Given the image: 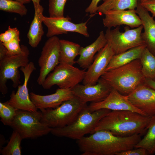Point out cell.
Masks as SVG:
<instances>
[{
  "label": "cell",
  "mask_w": 155,
  "mask_h": 155,
  "mask_svg": "<svg viewBox=\"0 0 155 155\" xmlns=\"http://www.w3.org/2000/svg\"><path fill=\"white\" fill-rule=\"evenodd\" d=\"M141 139L140 134L120 137L106 130L97 131L77 140L82 155H117L134 148Z\"/></svg>",
  "instance_id": "6da1fadb"
},
{
  "label": "cell",
  "mask_w": 155,
  "mask_h": 155,
  "mask_svg": "<svg viewBox=\"0 0 155 155\" xmlns=\"http://www.w3.org/2000/svg\"><path fill=\"white\" fill-rule=\"evenodd\" d=\"M151 117L130 111H111L99 121L92 133L105 130L120 137L142 134L147 130Z\"/></svg>",
  "instance_id": "7a4b0ae2"
},
{
  "label": "cell",
  "mask_w": 155,
  "mask_h": 155,
  "mask_svg": "<svg viewBox=\"0 0 155 155\" xmlns=\"http://www.w3.org/2000/svg\"><path fill=\"white\" fill-rule=\"evenodd\" d=\"M100 78L106 81L113 88L126 95L144 83L145 79L142 72L139 59L106 71Z\"/></svg>",
  "instance_id": "3957f363"
},
{
  "label": "cell",
  "mask_w": 155,
  "mask_h": 155,
  "mask_svg": "<svg viewBox=\"0 0 155 155\" xmlns=\"http://www.w3.org/2000/svg\"><path fill=\"white\" fill-rule=\"evenodd\" d=\"M111 111L102 109L91 111L86 105L70 124L60 128H52L51 133L57 137L76 140L92 133L99 121Z\"/></svg>",
  "instance_id": "277c9868"
},
{
  "label": "cell",
  "mask_w": 155,
  "mask_h": 155,
  "mask_svg": "<svg viewBox=\"0 0 155 155\" xmlns=\"http://www.w3.org/2000/svg\"><path fill=\"white\" fill-rule=\"evenodd\" d=\"M23 51L16 55L9 54L7 50L0 41V91L3 95L8 92L6 83L11 80L14 88L21 83L20 75L19 68L24 67L30 62L29 50L25 45H21Z\"/></svg>",
  "instance_id": "5b68a950"
},
{
  "label": "cell",
  "mask_w": 155,
  "mask_h": 155,
  "mask_svg": "<svg viewBox=\"0 0 155 155\" xmlns=\"http://www.w3.org/2000/svg\"><path fill=\"white\" fill-rule=\"evenodd\" d=\"M86 105L87 103L75 96L55 108L40 110L41 121L51 128L65 127L72 123Z\"/></svg>",
  "instance_id": "8992f818"
},
{
  "label": "cell",
  "mask_w": 155,
  "mask_h": 155,
  "mask_svg": "<svg viewBox=\"0 0 155 155\" xmlns=\"http://www.w3.org/2000/svg\"><path fill=\"white\" fill-rule=\"evenodd\" d=\"M41 111L18 110L10 126L22 139H35L51 133L52 128L41 121Z\"/></svg>",
  "instance_id": "52a82bcc"
},
{
  "label": "cell",
  "mask_w": 155,
  "mask_h": 155,
  "mask_svg": "<svg viewBox=\"0 0 155 155\" xmlns=\"http://www.w3.org/2000/svg\"><path fill=\"white\" fill-rule=\"evenodd\" d=\"M143 29L142 25L132 29L127 26L124 28V32H122L119 26L113 30L107 28L105 36L107 43L116 55L145 44L142 35Z\"/></svg>",
  "instance_id": "ba28073f"
},
{
  "label": "cell",
  "mask_w": 155,
  "mask_h": 155,
  "mask_svg": "<svg viewBox=\"0 0 155 155\" xmlns=\"http://www.w3.org/2000/svg\"><path fill=\"white\" fill-rule=\"evenodd\" d=\"M85 69L59 63L47 75L42 86L45 89H49L55 85L60 88H71L82 82L86 73Z\"/></svg>",
  "instance_id": "9c48e42d"
},
{
  "label": "cell",
  "mask_w": 155,
  "mask_h": 155,
  "mask_svg": "<svg viewBox=\"0 0 155 155\" xmlns=\"http://www.w3.org/2000/svg\"><path fill=\"white\" fill-rule=\"evenodd\" d=\"M60 39L57 36L49 38L43 46L38 60L39 73L37 80L42 86L47 75L59 63Z\"/></svg>",
  "instance_id": "30bf717a"
},
{
  "label": "cell",
  "mask_w": 155,
  "mask_h": 155,
  "mask_svg": "<svg viewBox=\"0 0 155 155\" xmlns=\"http://www.w3.org/2000/svg\"><path fill=\"white\" fill-rule=\"evenodd\" d=\"M36 69L34 63L30 62L25 66L20 68L23 72L24 80L22 85H19L16 92L12 91L10 98L7 102L11 106L18 110L36 111L38 109L31 101L29 94L28 83L32 72Z\"/></svg>",
  "instance_id": "8fae6325"
},
{
  "label": "cell",
  "mask_w": 155,
  "mask_h": 155,
  "mask_svg": "<svg viewBox=\"0 0 155 155\" xmlns=\"http://www.w3.org/2000/svg\"><path fill=\"white\" fill-rule=\"evenodd\" d=\"M67 16L51 17L43 16V23L47 28L46 36L48 38L68 32H76L88 38L90 35L87 26V22L74 23Z\"/></svg>",
  "instance_id": "7c38bea8"
},
{
  "label": "cell",
  "mask_w": 155,
  "mask_h": 155,
  "mask_svg": "<svg viewBox=\"0 0 155 155\" xmlns=\"http://www.w3.org/2000/svg\"><path fill=\"white\" fill-rule=\"evenodd\" d=\"M113 88L100 78L94 85L78 84L71 88L74 96L85 103L97 102L104 100L109 94Z\"/></svg>",
  "instance_id": "4fadbf2b"
},
{
  "label": "cell",
  "mask_w": 155,
  "mask_h": 155,
  "mask_svg": "<svg viewBox=\"0 0 155 155\" xmlns=\"http://www.w3.org/2000/svg\"><path fill=\"white\" fill-rule=\"evenodd\" d=\"M115 54L110 45L107 43L94 57V61L86 71L82 81L84 85H94L106 71L112 58Z\"/></svg>",
  "instance_id": "5bb4252c"
},
{
  "label": "cell",
  "mask_w": 155,
  "mask_h": 155,
  "mask_svg": "<svg viewBox=\"0 0 155 155\" xmlns=\"http://www.w3.org/2000/svg\"><path fill=\"white\" fill-rule=\"evenodd\" d=\"M126 96L134 106L147 116L155 115V90L144 83Z\"/></svg>",
  "instance_id": "9a60e30c"
},
{
  "label": "cell",
  "mask_w": 155,
  "mask_h": 155,
  "mask_svg": "<svg viewBox=\"0 0 155 155\" xmlns=\"http://www.w3.org/2000/svg\"><path fill=\"white\" fill-rule=\"evenodd\" d=\"M88 107L92 111L102 109L111 111L128 110L147 116L142 111L134 106L129 100L126 95L122 94L113 88L104 100L99 102H91Z\"/></svg>",
  "instance_id": "2e32d148"
},
{
  "label": "cell",
  "mask_w": 155,
  "mask_h": 155,
  "mask_svg": "<svg viewBox=\"0 0 155 155\" xmlns=\"http://www.w3.org/2000/svg\"><path fill=\"white\" fill-rule=\"evenodd\" d=\"M102 19L104 26L107 28L126 25L133 28L142 25L135 9L115 10L105 12Z\"/></svg>",
  "instance_id": "e0dca14e"
},
{
  "label": "cell",
  "mask_w": 155,
  "mask_h": 155,
  "mask_svg": "<svg viewBox=\"0 0 155 155\" xmlns=\"http://www.w3.org/2000/svg\"><path fill=\"white\" fill-rule=\"evenodd\" d=\"M30 96L33 103L40 110L55 108L64 102L75 97L71 88H59L55 93L51 94L41 95L31 92Z\"/></svg>",
  "instance_id": "ac0fdd59"
},
{
  "label": "cell",
  "mask_w": 155,
  "mask_h": 155,
  "mask_svg": "<svg viewBox=\"0 0 155 155\" xmlns=\"http://www.w3.org/2000/svg\"><path fill=\"white\" fill-rule=\"evenodd\" d=\"M140 17L144 29L142 37L149 51L155 56V21L148 11L140 4V2L135 9Z\"/></svg>",
  "instance_id": "d6986e66"
},
{
  "label": "cell",
  "mask_w": 155,
  "mask_h": 155,
  "mask_svg": "<svg viewBox=\"0 0 155 155\" xmlns=\"http://www.w3.org/2000/svg\"><path fill=\"white\" fill-rule=\"evenodd\" d=\"M107 43L105 34L102 31L97 39L92 44L84 47H81L79 57L76 63L80 67L88 69L93 62L96 53L103 48Z\"/></svg>",
  "instance_id": "ffe728a7"
},
{
  "label": "cell",
  "mask_w": 155,
  "mask_h": 155,
  "mask_svg": "<svg viewBox=\"0 0 155 155\" xmlns=\"http://www.w3.org/2000/svg\"><path fill=\"white\" fill-rule=\"evenodd\" d=\"M34 14L27 34L28 44L32 48L37 47L41 40L44 32L43 23V7L40 4H33Z\"/></svg>",
  "instance_id": "44dd1931"
},
{
  "label": "cell",
  "mask_w": 155,
  "mask_h": 155,
  "mask_svg": "<svg viewBox=\"0 0 155 155\" xmlns=\"http://www.w3.org/2000/svg\"><path fill=\"white\" fill-rule=\"evenodd\" d=\"M146 47L145 44H144L114 55L107 66L106 71L116 68L139 59Z\"/></svg>",
  "instance_id": "7402d4cb"
},
{
  "label": "cell",
  "mask_w": 155,
  "mask_h": 155,
  "mask_svg": "<svg viewBox=\"0 0 155 155\" xmlns=\"http://www.w3.org/2000/svg\"><path fill=\"white\" fill-rule=\"evenodd\" d=\"M59 63L73 65L79 55L81 46L78 44L64 39L60 40Z\"/></svg>",
  "instance_id": "603a6c76"
},
{
  "label": "cell",
  "mask_w": 155,
  "mask_h": 155,
  "mask_svg": "<svg viewBox=\"0 0 155 155\" xmlns=\"http://www.w3.org/2000/svg\"><path fill=\"white\" fill-rule=\"evenodd\" d=\"M98 6L97 11L100 14L106 11L115 10L135 9L140 0H103Z\"/></svg>",
  "instance_id": "cb8c5ba5"
},
{
  "label": "cell",
  "mask_w": 155,
  "mask_h": 155,
  "mask_svg": "<svg viewBox=\"0 0 155 155\" xmlns=\"http://www.w3.org/2000/svg\"><path fill=\"white\" fill-rule=\"evenodd\" d=\"M147 132L135 148H142L146 150L148 155L155 153V115L151 117Z\"/></svg>",
  "instance_id": "d4e9b609"
},
{
  "label": "cell",
  "mask_w": 155,
  "mask_h": 155,
  "mask_svg": "<svg viewBox=\"0 0 155 155\" xmlns=\"http://www.w3.org/2000/svg\"><path fill=\"white\" fill-rule=\"evenodd\" d=\"M139 59L142 72L145 79L155 81V56L146 47Z\"/></svg>",
  "instance_id": "484cf974"
},
{
  "label": "cell",
  "mask_w": 155,
  "mask_h": 155,
  "mask_svg": "<svg viewBox=\"0 0 155 155\" xmlns=\"http://www.w3.org/2000/svg\"><path fill=\"white\" fill-rule=\"evenodd\" d=\"M23 139L16 131L13 130L7 145L0 151L3 155L22 154L21 142Z\"/></svg>",
  "instance_id": "4316f807"
},
{
  "label": "cell",
  "mask_w": 155,
  "mask_h": 155,
  "mask_svg": "<svg viewBox=\"0 0 155 155\" xmlns=\"http://www.w3.org/2000/svg\"><path fill=\"white\" fill-rule=\"evenodd\" d=\"M24 4L14 0H0V10L18 14L21 16L26 15L28 10Z\"/></svg>",
  "instance_id": "83f0119b"
},
{
  "label": "cell",
  "mask_w": 155,
  "mask_h": 155,
  "mask_svg": "<svg viewBox=\"0 0 155 155\" xmlns=\"http://www.w3.org/2000/svg\"><path fill=\"white\" fill-rule=\"evenodd\" d=\"M18 109L9 105L6 101L0 102V117L3 124L10 126Z\"/></svg>",
  "instance_id": "f1b7e54d"
},
{
  "label": "cell",
  "mask_w": 155,
  "mask_h": 155,
  "mask_svg": "<svg viewBox=\"0 0 155 155\" xmlns=\"http://www.w3.org/2000/svg\"><path fill=\"white\" fill-rule=\"evenodd\" d=\"M67 0H49L48 12L51 17H62Z\"/></svg>",
  "instance_id": "f546056e"
},
{
  "label": "cell",
  "mask_w": 155,
  "mask_h": 155,
  "mask_svg": "<svg viewBox=\"0 0 155 155\" xmlns=\"http://www.w3.org/2000/svg\"><path fill=\"white\" fill-rule=\"evenodd\" d=\"M20 36V32L17 28L9 26L7 30L0 34V41L3 43L8 42Z\"/></svg>",
  "instance_id": "4dcf8cb0"
},
{
  "label": "cell",
  "mask_w": 155,
  "mask_h": 155,
  "mask_svg": "<svg viewBox=\"0 0 155 155\" xmlns=\"http://www.w3.org/2000/svg\"><path fill=\"white\" fill-rule=\"evenodd\" d=\"M20 37L6 43H2L8 52L11 55H16L21 53L23 51L22 47L20 45Z\"/></svg>",
  "instance_id": "1f68e13d"
},
{
  "label": "cell",
  "mask_w": 155,
  "mask_h": 155,
  "mask_svg": "<svg viewBox=\"0 0 155 155\" xmlns=\"http://www.w3.org/2000/svg\"><path fill=\"white\" fill-rule=\"evenodd\" d=\"M119 153L117 155H148L146 149L142 148H135Z\"/></svg>",
  "instance_id": "d6a6232c"
},
{
  "label": "cell",
  "mask_w": 155,
  "mask_h": 155,
  "mask_svg": "<svg viewBox=\"0 0 155 155\" xmlns=\"http://www.w3.org/2000/svg\"><path fill=\"white\" fill-rule=\"evenodd\" d=\"M140 4L152 14V17H155V0H150L147 1L140 3Z\"/></svg>",
  "instance_id": "836d02e7"
},
{
  "label": "cell",
  "mask_w": 155,
  "mask_h": 155,
  "mask_svg": "<svg viewBox=\"0 0 155 155\" xmlns=\"http://www.w3.org/2000/svg\"><path fill=\"white\" fill-rule=\"evenodd\" d=\"M101 0H92L89 6L86 8L85 11L90 14L96 13L97 11L98 4Z\"/></svg>",
  "instance_id": "e575fe53"
},
{
  "label": "cell",
  "mask_w": 155,
  "mask_h": 155,
  "mask_svg": "<svg viewBox=\"0 0 155 155\" xmlns=\"http://www.w3.org/2000/svg\"><path fill=\"white\" fill-rule=\"evenodd\" d=\"M144 83L150 87L155 90V81L149 79H145Z\"/></svg>",
  "instance_id": "d590c367"
},
{
  "label": "cell",
  "mask_w": 155,
  "mask_h": 155,
  "mask_svg": "<svg viewBox=\"0 0 155 155\" xmlns=\"http://www.w3.org/2000/svg\"><path fill=\"white\" fill-rule=\"evenodd\" d=\"M0 151L2 149L3 145L5 143V140L4 136L0 134Z\"/></svg>",
  "instance_id": "8d00e7d4"
},
{
  "label": "cell",
  "mask_w": 155,
  "mask_h": 155,
  "mask_svg": "<svg viewBox=\"0 0 155 155\" xmlns=\"http://www.w3.org/2000/svg\"><path fill=\"white\" fill-rule=\"evenodd\" d=\"M17 1L21 3H22L24 4H28L30 3L31 1L30 0H14Z\"/></svg>",
  "instance_id": "74e56055"
},
{
  "label": "cell",
  "mask_w": 155,
  "mask_h": 155,
  "mask_svg": "<svg viewBox=\"0 0 155 155\" xmlns=\"http://www.w3.org/2000/svg\"><path fill=\"white\" fill-rule=\"evenodd\" d=\"M33 2V4H40V0H30Z\"/></svg>",
  "instance_id": "f35d334b"
},
{
  "label": "cell",
  "mask_w": 155,
  "mask_h": 155,
  "mask_svg": "<svg viewBox=\"0 0 155 155\" xmlns=\"http://www.w3.org/2000/svg\"><path fill=\"white\" fill-rule=\"evenodd\" d=\"M150 0H140V3H143L149 1Z\"/></svg>",
  "instance_id": "ab89813d"
}]
</instances>
